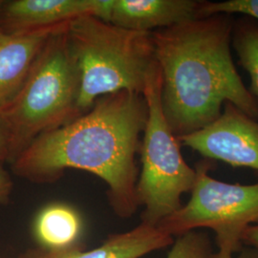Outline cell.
Here are the masks:
<instances>
[{
    "label": "cell",
    "instance_id": "cell-1",
    "mask_svg": "<svg viewBox=\"0 0 258 258\" xmlns=\"http://www.w3.org/2000/svg\"><path fill=\"white\" fill-rule=\"evenodd\" d=\"M147 120L143 94L102 96L77 119L35 139L11 163L13 171L37 184L54 183L70 168L90 172L105 182L113 212L129 218L140 207L136 154Z\"/></svg>",
    "mask_w": 258,
    "mask_h": 258
},
{
    "label": "cell",
    "instance_id": "cell-2",
    "mask_svg": "<svg viewBox=\"0 0 258 258\" xmlns=\"http://www.w3.org/2000/svg\"><path fill=\"white\" fill-rule=\"evenodd\" d=\"M233 23L230 15H214L151 33L162 107L177 138L211 124L226 102L258 118V100L232 60Z\"/></svg>",
    "mask_w": 258,
    "mask_h": 258
},
{
    "label": "cell",
    "instance_id": "cell-3",
    "mask_svg": "<svg viewBox=\"0 0 258 258\" xmlns=\"http://www.w3.org/2000/svg\"><path fill=\"white\" fill-rule=\"evenodd\" d=\"M67 35L81 74L79 106L83 113L108 94H143L156 61L151 33L123 29L87 16L72 20Z\"/></svg>",
    "mask_w": 258,
    "mask_h": 258
},
{
    "label": "cell",
    "instance_id": "cell-4",
    "mask_svg": "<svg viewBox=\"0 0 258 258\" xmlns=\"http://www.w3.org/2000/svg\"><path fill=\"white\" fill-rule=\"evenodd\" d=\"M68 25L48 38L19 95L2 110L12 137L9 163L39 135L83 114L79 106L81 74L69 45Z\"/></svg>",
    "mask_w": 258,
    "mask_h": 258
},
{
    "label": "cell",
    "instance_id": "cell-5",
    "mask_svg": "<svg viewBox=\"0 0 258 258\" xmlns=\"http://www.w3.org/2000/svg\"><path fill=\"white\" fill-rule=\"evenodd\" d=\"M143 95L148 120L140 146L142 171L137 182L142 222L157 226L182 207V195L190 192L196 181L195 168L183 158L180 143L169 127L162 107V75L155 63L148 73Z\"/></svg>",
    "mask_w": 258,
    "mask_h": 258
},
{
    "label": "cell",
    "instance_id": "cell-6",
    "mask_svg": "<svg viewBox=\"0 0 258 258\" xmlns=\"http://www.w3.org/2000/svg\"><path fill=\"white\" fill-rule=\"evenodd\" d=\"M196 181L188 202L157 226L170 236H181L197 229H211L216 234L218 249L234 253L242 247V237L258 223V183L229 184L209 175V159L195 166Z\"/></svg>",
    "mask_w": 258,
    "mask_h": 258
},
{
    "label": "cell",
    "instance_id": "cell-7",
    "mask_svg": "<svg viewBox=\"0 0 258 258\" xmlns=\"http://www.w3.org/2000/svg\"><path fill=\"white\" fill-rule=\"evenodd\" d=\"M177 139L205 159L258 171V118L231 102L224 104L221 115L211 124Z\"/></svg>",
    "mask_w": 258,
    "mask_h": 258
},
{
    "label": "cell",
    "instance_id": "cell-8",
    "mask_svg": "<svg viewBox=\"0 0 258 258\" xmlns=\"http://www.w3.org/2000/svg\"><path fill=\"white\" fill-rule=\"evenodd\" d=\"M112 5L113 0L4 1L0 10V31L27 33L60 26L87 16L109 22Z\"/></svg>",
    "mask_w": 258,
    "mask_h": 258
},
{
    "label": "cell",
    "instance_id": "cell-9",
    "mask_svg": "<svg viewBox=\"0 0 258 258\" xmlns=\"http://www.w3.org/2000/svg\"><path fill=\"white\" fill-rule=\"evenodd\" d=\"M67 24L20 34L0 31V110L19 95L48 38Z\"/></svg>",
    "mask_w": 258,
    "mask_h": 258
},
{
    "label": "cell",
    "instance_id": "cell-10",
    "mask_svg": "<svg viewBox=\"0 0 258 258\" xmlns=\"http://www.w3.org/2000/svg\"><path fill=\"white\" fill-rule=\"evenodd\" d=\"M173 243V237L158 226L141 223L130 231L108 236L95 249L84 250L80 245L63 250L40 248L28 251L23 258H142Z\"/></svg>",
    "mask_w": 258,
    "mask_h": 258
},
{
    "label": "cell",
    "instance_id": "cell-11",
    "mask_svg": "<svg viewBox=\"0 0 258 258\" xmlns=\"http://www.w3.org/2000/svg\"><path fill=\"white\" fill-rule=\"evenodd\" d=\"M199 0H113L109 22L136 32L152 33L198 19Z\"/></svg>",
    "mask_w": 258,
    "mask_h": 258
},
{
    "label": "cell",
    "instance_id": "cell-12",
    "mask_svg": "<svg viewBox=\"0 0 258 258\" xmlns=\"http://www.w3.org/2000/svg\"><path fill=\"white\" fill-rule=\"evenodd\" d=\"M83 232V219L69 205H47L37 213L34 233L40 248L47 250H63L79 245Z\"/></svg>",
    "mask_w": 258,
    "mask_h": 258
},
{
    "label": "cell",
    "instance_id": "cell-13",
    "mask_svg": "<svg viewBox=\"0 0 258 258\" xmlns=\"http://www.w3.org/2000/svg\"><path fill=\"white\" fill-rule=\"evenodd\" d=\"M231 42L239 64L250 78V92L258 100V23L252 19L234 20Z\"/></svg>",
    "mask_w": 258,
    "mask_h": 258
},
{
    "label": "cell",
    "instance_id": "cell-14",
    "mask_svg": "<svg viewBox=\"0 0 258 258\" xmlns=\"http://www.w3.org/2000/svg\"><path fill=\"white\" fill-rule=\"evenodd\" d=\"M212 253L210 237L204 232L194 231L177 237L167 258H209Z\"/></svg>",
    "mask_w": 258,
    "mask_h": 258
},
{
    "label": "cell",
    "instance_id": "cell-15",
    "mask_svg": "<svg viewBox=\"0 0 258 258\" xmlns=\"http://www.w3.org/2000/svg\"><path fill=\"white\" fill-rule=\"evenodd\" d=\"M242 14L258 21V0H227L221 2L202 1L198 9V19L214 15Z\"/></svg>",
    "mask_w": 258,
    "mask_h": 258
},
{
    "label": "cell",
    "instance_id": "cell-16",
    "mask_svg": "<svg viewBox=\"0 0 258 258\" xmlns=\"http://www.w3.org/2000/svg\"><path fill=\"white\" fill-rule=\"evenodd\" d=\"M11 131L3 111L0 110V162H9L11 156Z\"/></svg>",
    "mask_w": 258,
    "mask_h": 258
},
{
    "label": "cell",
    "instance_id": "cell-17",
    "mask_svg": "<svg viewBox=\"0 0 258 258\" xmlns=\"http://www.w3.org/2000/svg\"><path fill=\"white\" fill-rule=\"evenodd\" d=\"M2 165L3 163L0 162V204H6L9 201L13 190V182Z\"/></svg>",
    "mask_w": 258,
    "mask_h": 258
},
{
    "label": "cell",
    "instance_id": "cell-18",
    "mask_svg": "<svg viewBox=\"0 0 258 258\" xmlns=\"http://www.w3.org/2000/svg\"><path fill=\"white\" fill-rule=\"evenodd\" d=\"M242 244H246L250 248L258 249V225H252L244 232Z\"/></svg>",
    "mask_w": 258,
    "mask_h": 258
},
{
    "label": "cell",
    "instance_id": "cell-19",
    "mask_svg": "<svg viewBox=\"0 0 258 258\" xmlns=\"http://www.w3.org/2000/svg\"><path fill=\"white\" fill-rule=\"evenodd\" d=\"M236 258H258V249H253V248L246 249L242 251L239 256Z\"/></svg>",
    "mask_w": 258,
    "mask_h": 258
},
{
    "label": "cell",
    "instance_id": "cell-20",
    "mask_svg": "<svg viewBox=\"0 0 258 258\" xmlns=\"http://www.w3.org/2000/svg\"><path fill=\"white\" fill-rule=\"evenodd\" d=\"M209 258H233V254L229 251L218 249L216 252H212Z\"/></svg>",
    "mask_w": 258,
    "mask_h": 258
},
{
    "label": "cell",
    "instance_id": "cell-21",
    "mask_svg": "<svg viewBox=\"0 0 258 258\" xmlns=\"http://www.w3.org/2000/svg\"><path fill=\"white\" fill-rule=\"evenodd\" d=\"M3 3H4V1H2V0H0V10H1V7H2V5H3Z\"/></svg>",
    "mask_w": 258,
    "mask_h": 258
}]
</instances>
